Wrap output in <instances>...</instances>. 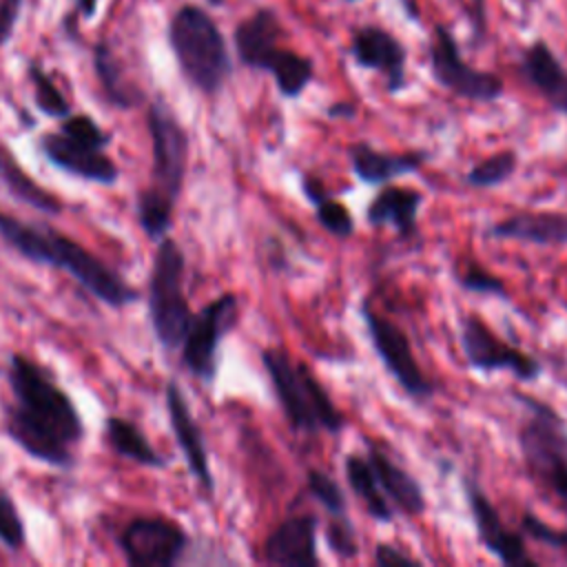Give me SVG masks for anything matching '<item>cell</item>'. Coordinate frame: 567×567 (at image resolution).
Segmentation results:
<instances>
[{
  "instance_id": "20",
  "label": "cell",
  "mask_w": 567,
  "mask_h": 567,
  "mask_svg": "<svg viewBox=\"0 0 567 567\" xmlns=\"http://www.w3.org/2000/svg\"><path fill=\"white\" fill-rule=\"evenodd\" d=\"M348 159L359 182L383 186L394 177L416 173L430 159V153L427 151L388 153V151H377L368 142H354L348 146Z\"/></svg>"
},
{
  "instance_id": "32",
  "label": "cell",
  "mask_w": 567,
  "mask_h": 567,
  "mask_svg": "<svg viewBox=\"0 0 567 567\" xmlns=\"http://www.w3.org/2000/svg\"><path fill=\"white\" fill-rule=\"evenodd\" d=\"M306 483H308V492L312 494V498L330 514V516H348V503H346V494L341 489V485L323 470H308L306 474Z\"/></svg>"
},
{
  "instance_id": "37",
  "label": "cell",
  "mask_w": 567,
  "mask_h": 567,
  "mask_svg": "<svg viewBox=\"0 0 567 567\" xmlns=\"http://www.w3.org/2000/svg\"><path fill=\"white\" fill-rule=\"evenodd\" d=\"M24 0H0V49L13 35L20 9Z\"/></svg>"
},
{
  "instance_id": "15",
  "label": "cell",
  "mask_w": 567,
  "mask_h": 567,
  "mask_svg": "<svg viewBox=\"0 0 567 567\" xmlns=\"http://www.w3.org/2000/svg\"><path fill=\"white\" fill-rule=\"evenodd\" d=\"M164 403H166V414L168 423L173 430V436L177 441V447L184 454V461L188 465V472L193 478L199 483L202 492L213 496L215 494V478L208 461V450L204 434L190 412V405L182 392V385L177 379H168L164 388Z\"/></svg>"
},
{
  "instance_id": "39",
  "label": "cell",
  "mask_w": 567,
  "mask_h": 567,
  "mask_svg": "<svg viewBox=\"0 0 567 567\" xmlns=\"http://www.w3.org/2000/svg\"><path fill=\"white\" fill-rule=\"evenodd\" d=\"M547 102H549V106H551L554 111L567 115V71H565L560 84H558V86L554 89V93L547 97Z\"/></svg>"
},
{
  "instance_id": "4",
  "label": "cell",
  "mask_w": 567,
  "mask_h": 567,
  "mask_svg": "<svg viewBox=\"0 0 567 567\" xmlns=\"http://www.w3.org/2000/svg\"><path fill=\"white\" fill-rule=\"evenodd\" d=\"M525 408L518 425V450L527 478L567 514V423L545 401L516 392Z\"/></svg>"
},
{
  "instance_id": "8",
  "label": "cell",
  "mask_w": 567,
  "mask_h": 567,
  "mask_svg": "<svg viewBox=\"0 0 567 567\" xmlns=\"http://www.w3.org/2000/svg\"><path fill=\"white\" fill-rule=\"evenodd\" d=\"M186 255L173 237H162L153 252V264L146 284V310L157 343L166 350H179L188 326L193 321V308L184 290Z\"/></svg>"
},
{
  "instance_id": "38",
  "label": "cell",
  "mask_w": 567,
  "mask_h": 567,
  "mask_svg": "<svg viewBox=\"0 0 567 567\" xmlns=\"http://www.w3.org/2000/svg\"><path fill=\"white\" fill-rule=\"evenodd\" d=\"M374 563L379 567H390V565H419V558L388 545V543H379L374 547Z\"/></svg>"
},
{
  "instance_id": "42",
  "label": "cell",
  "mask_w": 567,
  "mask_h": 567,
  "mask_svg": "<svg viewBox=\"0 0 567 567\" xmlns=\"http://www.w3.org/2000/svg\"><path fill=\"white\" fill-rule=\"evenodd\" d=\"M208 2H210V4H213V7H219V4H224V2H226V0H208Z\"/></svg>"
},
{
  "instance_id": "12",
  "label": "cell",
  "mask_w": 567,
  "mask_h": 567,
  "mask_svg": "<svg viewBox=\"0 0 567 567\" xmlns=\"http://www.w3.org/2000/svg\"><path fill=\"white\" fill-rule=\"evenodd\" d=\"M432 78L454 95L470 102H494L503 95V80L492 71L470 66L458 49L454 33L445 24H436L427 47Z\"/></svg>"
},
{
  "instance_id": "31",
  "label": "cell",
  "mask_w": 567,
  "mask_h": 567,
  "mask_svg": "<svg viewBox=\"0 0 567 567\" xmlns=\"http://www.w3.org/2000/svg\"><path fill=\"white\" fill-rule=\"evenodd\" d=\"M27 75H29V82L33 86L35 109L40 113H44L47 117H55V120H62V117H66L71 113L69 100L58 89L53 78L42 69L40 62H29L27 64Z\"/></svg>"
},
{
  "instance_id": "9",
  "label": "cell",
  "mask_w": 567,
  "mask_h": 567,
  "mask_svg": "<svg viewBox=\"0 0 567 567\" xmlns=\"http://www.w3.org/2000/svg\"><path fill=\"white\" fill-rule=\"evenodd\" d=\"M239 321V297L224 292L193 315L188 332L179 346L182 365L195 379L213 383L219 370V346Z\"/></svg>"
},
{
  "instance_id": "28",
  "label": "cell",
  "mask_w": 567,
  "mask_h": 567,
  "mask_svg": "<svg viewBox=\"0 0 567 567\" xmlns=\"http://www.w3.org/2000/svg\"><path fill=\"white\" fill-rule=\"evenodd\" d=\"M520 73L547 100L560 84L565 69L545 40H534L520 55Z\"/></svg>"
},
{
  "instance_id": "23",
  "label": "cell",
  "mask_w": 567,
  "mask_h": 567,
  "mask_svg": "<svg viewBox=\"0 0 567 567\" xmlns=\"http://www.w3.org/2000/svg\"><path fill=\"white\" fill-rule=\"evenodd\" d=\"M104 443L122 458H128L142 467L164 470L168 465L166 456H162L146 434L126 416H109L104 421Z\"/></svg>"
},
{
  "instance_id": "29",
  "label": "cell",
  "mask_w": 567,
  "mask_h": 567,
  "mask_svg": "<svg viewBox=\"0 0 567 567\" xmlns=\"http://www.w3.org/2000/svg\"><path fill=\"white\" fill-rule=\"evenodd\" d=\"M93 69L109 104H113L115 109H133L140 104V93L131 84H126L122 66L106 42H97L93 47Z\"/></svg>"
},
{
  "instance_id": "21",
  "label": "cell",
  "mask_w": 567,
  "mask_h": 567,
  "mask_svg": "<svg viewBox=\"0 0 567 567\" xmlns=\"http://www.w3.org/2000/svg\"><path fill=\"white\" fill-rule=\"evenodd\" d=\"M423 206V193L408 186L383 184L365 208V221L372 228L392 226L401 239L416 235L419 210Z\"/></svg>"
},
{
  "instance_id": "2",
  "label": "cell",
  "mask_w": 567,
  "mask_h": 567,
  "mask_svg": "<svg viewBox=\"0 0 567 567\" xmlns=\"http://www.w3.org/2000/svg\"><path fill=\"white\" fill-rule=\"evenodd\" d=\"M0 239L31 264H44L66 272L91 297L113 310L126 308L140 299V290L115 268L49 224L27 221L0 208Z\"/></svg>"
},
{
  "instance_id": "36",
  "label": "cell",
  "mask_w": 567,
  "mask_h": 567,
  "mask_svg": "<svg viewBox=\"0 0 567 567\" xmlns=\"http://www.w3.org/2000/svg\"><path fill=\"white\" fill-rule=\"evenodd\" d=\"M520 532L529 538H534L536 543L545 545V547H551V549H567V532L565 529H558L549 523H545L543 518H538L536 514L532 512H525L523 518H520Z\"/></svg>"
},
{
  "instance_id": "24",
  "label": "cell",
  "mask_w": 567,
  "mask_h": 567,
  "mask_svg": "<svg viewBox=\"0 0 567 567\" xmlns=\"http://www.w3.org/2000/svg\"><path fill=\"white\" fill-rule=\"evenodd\" d=\"M0 182L11 193V197L20 199L22 204H27L40 213L60 215L64 208L60 197L55 193L47 190L44 186H40L38 182H33L31 175L2 146H0Z\"/></svg>"
},
{
  "instance_id": "13",
  "label": "cell",
  "mask_w": 567,
  "mask_h": 567,
  "mask_svg": "<svg viewBox=\"0 0 567 567\" xmlns=\"http://www.w3.org/2000/svg\"><path fill=\"white\" fill-rule=\"evenodd\" d=\"M458 341L467 365L476 372H509L523 383L536 381L543 374L540 361L509 341H503L478 315L463 317Z\"/></svg>"
},
{
  "instance_id": "27",
  "label": "cell",
  "mask_w": 567,
  "mask_h": 567,
  "mask_svg": "<svg viewBox=\"0 0 567 567\" xmlns=\"http://www.w3.org/2000/svg\"><path fill=\"white\" fill-rule=\"evenodd\" d=\"M266 73H270L275 78V84H277V91L284 95V97H299L306 86L312 82L315 78V62L306 55H299L297 51L292 49H284L279 47L270 60L266 62L264 66Z\"/></svg>"
},
{
  "instance_id": "30",
  "label": "cell",
  "mask_w": 567,
  "mask_h": 567,
  "mask_svg": "<svg viewBox=\"0 0 567 567\" xmlns=\"http://www.w3.org/2000/svg\"><path fill=\"white\" fill-rule=\"evenodd\" d=\"M518 168V153L507 148L492 153L489 157L476 162L467 173H465V184L472 188H496L505 184Z\"/></svg>"
},
{
  "instance_id": "18",
  "label": "cell",
  "mask_w": 567,
  "mask_h": 567,
  "mask_svg": "<svg viewBox=\"0 0 567 567\" xmlns=\"http://www.w3.org/2000/svg\"><path fill=\"white\" fill-rule=\"evenodd\" d=\"M492 239L567 246V210H518L485 230Z\"/></svg>"
},
{
  "instance_id": "25",
  "label": "cell",
  "mask_w": 567,
  "mask_h": 567,
  "mask_svg": "<svg viewBox=\"0 0 567 567\" xmlns=\"http://www.w3.org/2000/svg\"><path fill=\"white\" fill-rule=\"evenodd\" d=\"M343 472L348 478L350 489L354 492V496L363 503V507L368 509V514L379 520V523H392L394 518V507L392 503L385 498V494L381 492L377 476L365 458V454L359 452H350L343 458Z\"/></svg>"
},
{
  "instance_id": "41",
  "label": "cell",
  "mask_w": 567,
  "mask_h": 567,
  "mask_svg": "<svg viewBox=\"0 0 567 567\" xmlns=\"http://www.w3.org/2000/svg\"><path fill=\"white\" fill-rule=\"evenodd\" d=\"M78 4V11L82 13V18H93L95 11H97V0H75Z\"/></svg>"
},
{
  "instance_id": "35",
  "label": "cell",
  "mask_w": 567,
  "mask_h": 567,
  "mask_svg": "<svg viewBox=\"0 0 567 567\" xmlns=\"http://www.w3.org/2000/svg\"><path fill=\"white\" fill-rule=\"evenodd\" d=\"M326 540L330 551L339 558L352 560L359 556V540L348 516H330Z\"/></svg>"
},
{
  "instance_id": "3",
  "label": "cell",
  "mask_w": 567,
  "mask_h": 567,
  "mask_svg": "<svg viewBox=\"0 0 567 567\" xmlns=\"http://www.w3.org/2000/svg\"><path fill=\"white\" fill-rule=\"evenodd\" d=\"M146 128L153 159L151 182L140 190L135 213L144 235L151 241H159L173 226L175 204L184 190L190 140L175 111L162 97L148 104Z\"/></svg>"
},
{
  "instance_id": "19",
  "label": "cell",
  "mask_w": 567,
  "mask_h": 567,
  "mask_svg": "<svg viewBox=\"0 0 567 567\" xmlns=\"http://www.w3.org/2000/svg\"><path fill=\"white\" fill-rule=\"evenodd\" d=\"M281 38L284 29L279 16L270 7L255 9L235 27L233 33L239 62L255 71H264L270 55L281 47Z\"/></svg>"
},
{
  "instance_id": "17",
  "label": "cell",
  "mask_w": 567,
  "mask_h": 567,
  "mask_svg": "<svg viewBox=\"0 0 567 567\" xmlns=\"http://www.w3.org/2000/svg\"><path fill=\"white\" fill-rule=\"evenodd\" d=\"M317 516L290 514L266 536L261 554L270 565L281 567H317Z\"/></svg>"
},
{
  "instance_id": "33",
  "label": "cell",
  "mask_w": 567,
  "mask_h": 567,
  "mask_svg": "<svg viewBox=\"0 0 567 567\" xmlns=\"http://www.w3.org/2000/svg\"><path fill=\"white\" fill-rule=\"evenodd\" d=\"M0 545L9 551H20L27 545V525L9 492L0 489Z\"/></svg>"
},
{
  "instance_id": "16",
  "label": "cell",
  "mask_w": 567,
  "mask_h": 567,
  "mask_svg": "<svg viewBox=\"0 0 567 567\" xmlns=\"http://www.w3.org/2000/svg\"><path fill=\"white\" fill-rule=\"evenodd\" d=\"M350 55L361 69L381 73L388 93H399L405 86L408 51L388 29L379 24L359 27L350 40Z\"/></svg>"
},
{
  "instance_id": "40",
  "label": "cell",
  "mask_w": 567,
  "mask_h": 567,
  "mask_svg": "<svg viewBox=\"0 0 567 567\" xmlns=\"http://www.w3.org/2000/svg\"><path fill=\"white\" fill-rule=\"evenodd\" d=\"M357 115V106L352 102H334L328 106V117L332 120H350Z\"/></svg>"
},
{
  "instance_id": "6",
  "label": "cell",
  "mask_w": 567,
  "mask_h": 567,
  "mask_svg": "<svg viewBox=\"0 0 567 567\" xmlns=\"http://www.w3.org/2000/svg\"><path fill=\"white\" fill-rule=\"evenodd\" d=\"M261 363L295 432L339 434L346 427L341 410L303 361H295L281 348H266Z\"/></svg>"
},
{
  "instance_id": "43",
  "label": "cell",
  "mask_w": 567,
  "mask_h": 567,
  "mask_svg": "<svg viewBox=\"0 0 567 567\" xmlns=\"http://www.w3.org/2000/svg\"><path fill=\"white\" fill-rule=\"evenodd\" d=\"M346 2H357V0H346Z\"/></svg>"
},
{
  "instance_id": "10",
  "label": "cell",
  "mask_w": 567,
  "mask_h": 567,
  "mask_svg": "<svg viewBox=\"0 0 567 567\" xmlns=\"http://www.w3.org/2000/svg\"><path fill=\"white\" fill-rule=\"evenodd\" d=\"M117 545L131 567H175L184 558L190 538L177 520L153 514L131 518L120 529Z\"/></svg>"
},
{
  "instance_id": "5",
  "label": "cell",
  "mask_w": 567,
  "mask_h": 567,
  "mask_svg": "<svg viewBox=\"0 0 567 567\" xmlns=\"http://www.w3.org/2000/svg\"><path fill=\"white\" fill-rule=\"evenodd\" d=\"M168 47L184 80L204 95H217L233 73L217 22L199 4H182L168 22Z\"/></svg>"
},
{
  "instance_id": "22",
  "label": "cell",
  "mask_w": 567,
  "mask_h": 567,
  "mask_svg": "<svg viewBox=\"0 0 567 567\" xmlns=\"http://www.w3.org/2000/svg\"><path fill=\"white\" fill-rule=\"evenodd\" d=\"M363 454H365L385 498L394 507H399L405 516H412V518L421 516L425 512L427 503H425V494H423V487L419 485V481L408 470H403L399 463H394L383 452V447H379L377 443H368Z\"/></svg>"
},
{
  "instance_id": "34",
  "label": "cell",
  "mask_w": 567,
  "mask_h": 567,
  "mask_svg": "<svg viewBox=\"0 0 567 567\" xmlns=\"http://www.w3.org/2000/svg\"><path fill=\"white\" fill-rule=\"evenodd\" d=\"M456 281H458V286L463 290H470L474 295H487V297H496V299H507V288H505L503 279H498L496 275H492L489 270H485L476 261H467L456 272Z\"/></svg>"
},
{
  "instance_id": "11",
  "label": "cell",
  "mask_w": 567,
  "mask_h": 567,
  "mask_svg": "<svg viewBox=\"0 0 567 567\" xmlns=\"http://www.w3.org/2000/svg\"><path fill=\"white\" fill-rule=\"evenodd\" d=\"M359 312H361V319L365 323L370 343H372L379 361L388 370V374L412 399H419V401L430 399L434 394V385L423 374L405 330L399 323H394L392 319H388L385 315L377 312L368 301L361 303Z\"/></svg>"
},
{
  "instance_id": "7",
  "label": "cell",
  "mask_w": 567,
  "mask_h": 567,
  "mask_svg": "<svg viewBox=\"0 0 567 567\" xmlns=\"http://www.w3.org/2000/svg\"><path fill=\"white\" fill-rule=\"evenodd\" d=\"M109 144L111 133L86 113H69L58 131L38 137V151L51 166L100 186H113L120 179V166L106 153Z\"/></svg>"
},
{
  "instance_id": "26",
  "label": "cell",
  "mask_w": 567,
  "mask_h": 567,
  "mask_svg": "<svg viewBox=\"0 0 567 567\" xmlns=\"http://www.w3.org/2000/svg\"><path fill=\"white\" fill-rule=\"evenodd\" d=\"M301 190L306 199L315 208V217L321 224V228L339 239H346L354 233V217L348 210L346 204H341L337 197L330 195V190L323 186L321 179L315 175H303L301 177Z\"/></svg>"
},
{
  "instance_id": "1",
  "label": "cell",
  "mask_w": 567,
  "mask_h": 567,
  "mask_svg": "<svg viewBox=\"0 0 567 567\" xmlns=\"http://www.w3.org/2000/svg\"><path fill=\"white\" fill-rule=\"evenodd\" d=\"M11 399L2 408V432L27 456L55 470L75 465L84 441V419L55 374L24 352L7 363Z\"/></svg>"
},
{
  "instance_id": "14",
  "label": "cell",
  "mask_w": 567,
  "mask_h": 567,
  "mask_svg": "<svg viewBox=\"0 0 567 567\" xmlns=\"http://www.w3.org/2000/svg\"><path fill=\"white\" fill-rule=\"evenodd\" d=\"M461 483H463V494H465V501L470 505L472 520H474L476 536H478L481 545L503 565H512V567L536 565V558H532L525 549L523 536L512 532L503 523L498 509L487 498L483 487L470 476H463Z\"/></svg>"
}]
</instances>
